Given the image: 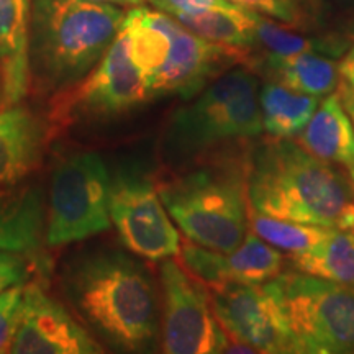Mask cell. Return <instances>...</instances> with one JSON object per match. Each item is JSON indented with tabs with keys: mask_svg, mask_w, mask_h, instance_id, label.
I'll list each match as a JSON object with an SVG mask.
<instances>
[{
	"mask_svg": "<svg viewBox=\"0 0 354 354\" xmlns=\"http://www.w3.org/2000/svg\"><path fill=\"white\" fill-rule=\"evenodd\" d=\"M336 92H338L339 99H342V104L344 110H346L349 120H351V125L354 128V92L353 88L348 86L343 79H339L338 87H336Z\"/></svg>",
	"mask_w": 354,
	"mask_h": 354,
	"instance_id": "f546056e",
	"label": "cell"
},
{
	"mask_svg": "<svg viewBox=\"0 0 354 354\" xmlns=\"http://www.w3.org/2000/svg\"><path fill=\"white\" fill-rule=\"evenodd\" d=\"M6 107H7V102H6V95H3L2 79H0V110H3Z\"/></svg>",
	"mask_w": 354,
	"mask_h": 354,
	"instance_id": "1f68e13d",
	"label": "cell"
},
{
	"mask_svg": "<svg viewBox=\"0 0 354 354\" xmlns=\"http://www.w3.org/2000/svg\"><path fill=\"white\" fill-rule=\"evenodd\" d=\"M295 351L354 354V287L289 269L268 282Z\"/></svg>",
	"mask_w": 354,
	"mask_h": 354,
	"instance_id": "8992f818",
	"label": "cell"
},
{
	"mask_svg": "<svg viewBox=\"0 0 354 354\" xmlns=\"http://www.w3.org/2000/svg\"><path fill=\"white\" fill-rule=\"evenodd\" d=\"M110 220L128 251L149 261L176 258L180 236L159 197L156 184L146 177L122 174L112 180Z\"/></svg>",
	"mask_w": 354,
	"mask_h": 354,
	"instance_id": "30bf717a",
	"label": "cell"
},
{
	"mask_svg": "<svg viewBox=\"0 0 354 354\" xmlns=\"http://www.w3.org/2000/svg\"><path fill=\"white\" fill-rule=\"evenodd\" d=\"M294 140L305 151L328 165L354 167V128L336 91L323 97L315 113Z\"/></svg>",
	"mask_w": 354,
	"mask_h": 354,
	"instance_id": "e0dca14e",
	"label": "cell"
},
{
	"mask_svg": "<svg viewBox=\"0 0 354 354\" xmlns=\"http://www.w3.org/2000/svg\"><path fill=\"white\" fill-rule=\"evenodd\" d=\"M248 223H250L251 232L289 256L307 253V251L322 245L323 240L333 230L318 227V225L276 218V216L259 214L253 209H250Z\"/></svg>",
	"mask_w": 354,
	"mask_h": 354,
	"instance_id": "cb8c5ba5",
	"label": "cell"
},
{
	"mask_svg": "<svg viewBox=\"0 0 354 354\" xmlns=\"http://www.w3.org/2000/svg\"><path fill=\"white\" fill-rule=\"evenodd\" d=\"M287 258L281 250L266 243L250 230L240 246L225 253L228 282L266 284L284 272Z\"/></svg>",
	"mask_w": 354,
	"mask_h": 354,
	"instance_id": "603a6c76",
	"label": "cell"
},
{
	"mask_svg": "<svg viewBox=\"0 0 354 354\" xmlns=\"http://www.w3.org/2000/svg\"><path fill=\"white\" fill-rule=\"evenodd\" d=\"M320 104L315 95L304 94L276 81L259 84V107L264 133L271 138L294 140L307 125Z\"/></svg>",
	"mask_w": 354,
	"mask_h": 354,
	"instance_id": "d6986e66",
	"label": "cell"
},
{
	"mask_svg": "<svg viewBox=\"0 0 354 354\" xmlns=\"http://www.w3.org/2000/svg\"><path fill=\"white\" fill-rule=\"evenodd\" d=\"M248 194L259 214L354 233V187L349 174L295 140L264 138L248 148Z\"/></svg>",
	"mask_w": 354,
	"mask_h": 354,
	"instance_id": "7a4b0ae2",
	"label": "cell"
},
{
	"mask_svg": "<svg viewBox=\"0 0 354 354\" xmlns=\"http://www.w3.org/2000/svg\"><path fill=\"white\" fill-rule=\"evenodd\" d=\"M246 68L268 81H276L318 99L335 92L342 79L335 57L320 53L266 55L254 51Z\"/></svg>",
	"mask_w": 354,
	"mask_h": 354,
	"instance_id": "2e32d148",
	"label": "cell"
},
{
	"mask_svg": "<svg viewBox=\"0 0 354 354\" xmlns=\"http://www.w3.org/2000/svg\"><path fill=\"white\" fill-rule=\"evenodd\" d=\"M287 263L295 271L354 287V233L331 230L322 245L290 254Z\"/></svg>",
	"mask_w": 354,
	"mask_h": 354,
	"instance_id": "7402d4cb",
	"label": "cell"
},
{
	"mask_svg": "<svg viewBox=\"0 0 354 354\" xmlns=\"http://www.w3.org/2000/svg\"><path fill=\"white\" fill-rule=\"evenodd\" d=\"M25 284L13 286L0 294V354L10 353L24 310Z\"/></svg>",
	"mask_w": 354,
	"mask_h": 354,
	"instance_id": "d4e9b609",
	"label": "cell"
},
{
	"mask_svg": "<svg viewBox=\"0 0 354 354\" xmlns=\"http://www.w3.org/2000/svg\"><path fill=\"white\" fill-rule=\"evenodd\" d=\"M351 43L339 37H310L302 30L286 24L272 21L271 17L254 13V51L266 55H297V53H320L330 57H342Z\"/></svg>",
	"mask_w": 354,
	"mask_h": 354,
	"instance_id": "44dd1931",
	"label": "cell"
},
{
	"mask_svg": "<svg viewBox=\"0 0 354 354\" xmlns=\"http://www.w3.org/2000/svg\"><path fill=\"white\" fill-rule=\"evenodd\" d=\"M102 344L63 304L38 284H26L24 310L10 353L17 354H97Z\"/></svg>",
	"mask_w": 354,
	"mask_h": 354,
	"instance_id": "4fadbf2b",
	"label": "cell"
},
{
	"mask_svg": "<svg viewBox=\"0 0 354 354\" xmlns=\"http://www.w3.org/2000/svg\"><path fill=\"white\" fill-rule=\"evenodd\" d=\"M30 20L32 0H0V79L7 107L30 88Z\"/></svg>",
	"mask_w": 354,
	"mask_h": 354,
	"instance_id": "9a60e30c",
	"label": "cell"
},
{
	"mask_svg": "<svg viewBox=\"0 0 354 354\" xmlns=\"http://www.w3.org/2000/svg\"><path fill=\"white\" fill-rule=\"evenodd\" d=\"M46 130L28 109L0 110V187H12L39 166Z\"/></svg>",
	"mask_w": 354,
	"mask_h": 354,
	"instance_id": "5bb4252c",
	"label": "cell"
},
{
	"mask_svg": "<svg viewBox=\"0 0 354 354\" xmlns=\"http://www.w3.org/2000/svg\"><path fill=\"white\" fill-rule=\"evenodd\" d=\"M248 151H227L198 158L194 169L169 172L156 183L167 214L187 240L232 253L250 230Z\"/></svg>",
	"mask_w": 354,
	"mask_h": 354,
	"instance_id": "3957f363",
	"label": "cell"
},
{
	"mask_svg": "<svg viewBox=\"0 0 354 354\" xmlns=\"http://www.w3.org/2000/svg\"><path fill=\"white\" fill-rule=\"evenodd\" d=\"M171 17L197 37L236 50L254 53V10L246 7L167 10Z\"/></svg>",
	"mask_w": 354,
	"mask_h": 354,
	"instance_id": "ffe728a7",
	"label": "cell"
},
{
	"mask_svg": "<svg viewBox=\"0 0 354 354\" xmlns=\"http://www.w3.org/2000/svg\"><path fill=\"white\" fill-rule=\"evenodd\" d=\"M232 2L295 28H302L307 24L304 0H232Z\"/></svg>",
	"mask_w": 354,
	"mask_h": 354,
	"instance_id": "484cf974",
	"label": "cell"
},
{
	"mask_svg": "<svg viewBox=\"0 0 354 354\" xmlns=\"http://www.w3.org/2000/svg\"><path fill=\"white\" fill-rule=\"evenodd\" d=\"M158 10H201V8H225V10H234L241 6L232 2V0H149Z\"/></svg>",
	"mask_w": 354,
	"mask_h": 354,
	"instance_id": "83f0119b",
	"label": "cell"
},
{
	"mask_svg": "<svg viewBox=\"0 0 354 354\" xmlns=\"http://www.w3.org/2000/svg\"><path fill=\"white\" fill-rule=\"evenodd\" d=\"M46 232L43 194L35 187H0V250L35 254Z\"/></svg>",
	"mask_w": 354,
	"mask_h": 354,
	"instance_id": "ac0fdd59",
	"label": "cell"
},
{
	"mask_svg": "<svg viewBox=\"0 0 354 354\" xmlns=\"http://www.w3.org/2000/svg\"><path fill=\"white\" fill-rule=\"evenodd\" d=\"M348 174H349V179H351V183H353V187H354V167L348 169Z\"/></svg>",
	"mask_w": 354,
	"mask_h": 354,
	"instance_id": "836d02e7",
	"label": "cell"
},
{
	"mask_svg": "<svg viewBox=\"0 0 354 354\" xmlns=\"http://www.w3.org/2000/svg\"><path fill=\"white\" fill-rule=\"evenodd\" d=\"M91 2L99 3H112V6H123V7H141L149 0H91Z\"/></svg>",
	"mask_w": 354,
	"mask_h": 354,
	"instance_id": "4dcf8cb0",
	"label": "cell"
},
{
	"mask_svg": "<svg viewBox=\"0 0 354 354\" xmlns=\"http://www.w3.org/2000/svg\"><path fill=\"white\" fill-rule=\"evenodd\" d=\"M63 292L76 315L113 349L146 351L161 335V297L151 272L120 251H95L68 266Z\"/></svg>",
	"mask_w": 354,
	"mask_h": 354,
	"instance_id": "6da1fadb",
	"label": "cell"
},
{
	"mask_svg": "<svg viewBox=\"0 0 354 354\" xmlns=\"http://www.w3.org/2000/svg\"><path fill=\"white\" fill-rule=\"evenodd\" d=\"M336 3H338V6L344 7V8L354 7V0H336Z\"/></svg>",
	"mask_w": 354,
	"mask_h": 354,
	"instance_id": "d6a6232c",
	"label": "cell"
},
{
	"mask_svg": "<svg viewBox=\"0 0 354 354\" xmlns=\"http://www.w3.org/2000/svg\"><path fill=\"white\" fill-rule=\"evenodd\" d=\"M198 97L177 109L165 133L171 162L196 161L223 146L250 141L264 133L259 81L246 66H234L214 79Z\"/></svg>",
	"mask_w": 354,
	"mask_h": 354,
	"instance_id": "5b68a950",
	"label": "cell"
},
{
	"mask_svg": "<svg viewBox=\"0 0 354 354\" xmlns=\"http://www.w3.org/2000/svg\"><path fill=\"white\" fill-rule=\"evenodd\" d=\"M162 26L171 39L169 53L146 84L149 99L179 95L190 100L225 71L240 64L248 66L254 55L197 37L166 12H162Z\"/></svg>",
	"mask_w": 354,
	"mask_h": 354,
	"instance_id": "8fae6325",
	"label": "cell"
},
{
	"mask_svg": "<svg viewBox=\"0 0 354 354\" xmlns=\"http://www.w3.org/2000/svg\"><path fill=\"white\" fill-rule=\"evenodd\" d=\"M214 317L233 342L254 353H297L281 304L268 282L209 289Z\"/></svg>",
	"mask_w": 354,
	"mask_h": 354,
	"instance_id": "7c38bea8",
	"label": "cell"
},
{
	"mask_svg": "<svg viewBox=\"0 0 354 354\" xmlns=\"http://www.w3.org/2000/svg\"><path fill=\"white\" fill-rule=\"evenodd\" d=\"M125 13L91 0H32L30 86L57 94L86 77L118 37Z\"/></svg>",
	"mask_w": 354,
	"mask_h": 354,
	"instance_id": "277c9868",
	"label": "cell"
},
{
	"mask_svg": "<svg viewBox=\"0 0 354 354\" xmlns=\"http://www.w3.org/2000/svg\"><path fill=\"white\" fill-rule=\"evenodd\" d=\"M161 289V348L169 354L227 353L230 336L216 322L209 290L177 259L159 266Z\"/></svg>",
	"mask_w": 354,
	"mask_h": 354,
	"instance_id": "ba28073f",
	"label": "cell"
},
{
	"mask_svg": "<svg viewBox=\"0 0 354 354\" xmlns=\"http://www.w3.org/2000/svg\"><path fill=\"white\" fill-rule=\"evenodd\" d=\"M349 33H351V35H353V37H354V20H353V24H351V26H349Z\"/></svg>",
	"mask_w": 354,
	"mask_h": 354,
	"instance_id": "e575fe53",
	"label": "cell"
},
{
	"mask_svg": "<svg viewBox=\"0 0 354 354\" xmlns=\"http://www.w3.org/2000/svg\"><path fill=\"white\" fill-rule=\"evenodd\" d=\"M25 254L0 250V294L13 286L25 284L32 269Z\"/></svg>",
	"mask_w": 354,
	"mask_h": 354,
	"instance_id": "4316f807",
	"label": "cell"
},
{
	"mask_svg": "<svg viewBox=\"0 0 354 354\" xmlns=\"http://www.w3.org/2000/svg\"><path fill=\"white\" fill-rule=\"evenodd\" d=\"M338 66H339V76H342L343 81L346 82L354 92V44H351L349 50L344 53L342 63Z\"/></svg>",
	"mask_w": 354,
	"mask_h": 354,
	"instance_id": "f1b7e54d",
	"label": "cell"
},
{
	"mask_svg": "<svg viewBox=\"0 0 354 354\" xmlns=\"http://www.w3.org/2000/svg\"><path fill=\"white\" fill-rule=\"evenodd\" d=\"M148 99L143 74L130 57L125 37L118 33L92 73L73 87L57 92L53 120L59 125L100 120L128 112Z\"/></svg>",
	"mask_w": 354,
	"mask_h": 354,
	"instance_id": "9c48e42d",
	"label": "cell"
},
{
	"mask_svg": "<svg viewBox=\"0 0 354 354\" xmlns=\"http://www.w3.org/2000/svg\"><path fill=\"white\" fill-rule=\"evenodd\" d=\"M110 179L100 154L73 153L53 171L44 243L64 246L110 228Z\"/></svg>",
	"mask_w": 354,
	"mask_h": 354,
	"instance_id": "52a82bcc",
	"label": "cell"
}]
</instances>
